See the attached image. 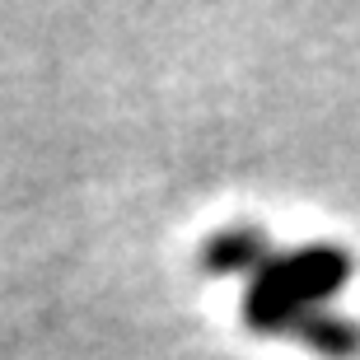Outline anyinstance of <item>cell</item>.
I'll return each mask as SVG.
<instances>
[{"label":"cell","mask_w":360,"mask_h":360,"mask_svg":"<svg viewBox=\"0 0 360 360\" xmlns=\"http://www.w3.org/2000/svg\"><path fill=\"white\" fill-rule=\"evenodd\" d=\"M351 271H356V262L337 243H309L295 253H271L248 276L243 323L262 337H281V333L295 337L304 314H314L323 300H333L351 281Z\"/></svg>","instance_id":"obj_1"},{"label":"cell","mask_w":360,"mask_h":360,"mask_svg":"<svg viewBox=\"0 0 360 360\" xmlns=\"http://www.w3.org/2000/svg\"><path fill=\"white\" fill-rule=\"evenodd\" d=\"M271 257V243L257 225H234V229H220L215 239L201 243V271L211 276H253L262 262Z\"/></svg>","instance_id":"obj_2"},{"label":"cell","mask_w":360,"mask_h":360,"mask_svg":"<svg viewBox=\"0 0 360 360\" xmlns=\"http://www.w3.org/2000/svg\"><path fill=\"white\" fill-rule=\"evenodd\" d=\"M295 337H300L309 351L333 356V360L360 356V328H356L351 319H337V314H328V309H314V314H304V323L295 328Z\"/></svg>","instance_id":"obj_3"}]
</instances>
